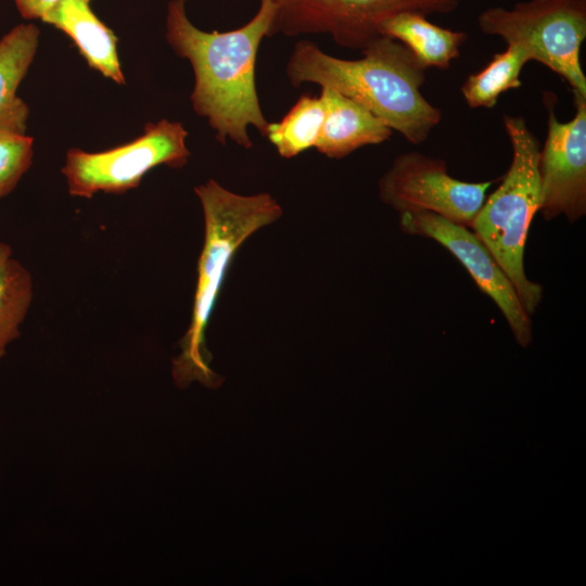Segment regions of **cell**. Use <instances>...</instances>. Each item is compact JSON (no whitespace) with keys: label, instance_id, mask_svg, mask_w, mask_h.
<instances>
[{"label":"cell","instance_id":"6da1fadb","mask_svg":"<svg viewBox=\"0 0 586 586\" xmlns=\"http://www.w3.org/2000/svg\"><path fill=\"white\" fill-rule=\"evenodd\" d=\"M187 0H171L166 17V39L174 52L187 59L194 73L191 102L225 145L230 139L251 149L249 127L265 136L268 120L256 89L255 65L263 38L268 37L276 13L271 0H259L255 15L229 31H204L187 16Z\"/></svg>","mask_w":586,"mask_h":586},{"label":"cell","instance_id":"7a4b0ae2","mask_svg":"<svg viewBox=\"0 0 586 586\" xmlns=\"http://www.w3.org/2000/svg\"><path fill=\"white\" fill-rule=\"evenodd\" d=\"M357 60L339 59L310 40H298L285 65L293 87L316 84L362 104L412 144L424 142L442 112L421 93L426 68L396 39L380 35Z\"/></svg>","mask_w":586,"mask_h":586},{"label":"cell","instance_id":"3957f363","mask_svg":"<svg viewBox=\"0 0 586 586\" xmlns=\"http://www.w3.org/2000/svg\"><path fill=\"white\" fill-rule=\"evenodd\" d=\"M204 218V242L198 262V279L190 324L179 342L180 353L173 359L175 384L184 388L199 382L218 387L222 378L211 368L206 330L227 271L241 245L256 231L282 216L278 201L263 192L243 195L214 179L194 188Z\"/></svg>","mask_w":586,"mask_h":586},{"label":"cell","instance_id":"277c9868","mask_svg":"<svg viewBox=\"0 0 586 586\" xmlns=\"http://www.w3.org/2000/svg\"><path fill=\"white\" fill-rule=\"evenodd\" d=\"M512 158L498 188L485 198L470 228L486 245L513 283L525 310L534 314L543 286L524 270V250L531 222L540 207L538 158L540 144L522 116L502 115Z\"/></svg>","mask_w":586,"mask_h":586},{"label":"cell","instance_id":"5b68a950","mask_svg":"<svg viewBox=\"0 0 586 586\" xmlns=\"http://www.w3.org/2000/svg\"><path fill=\"white\" fill-rule=\"evenodd\" d=\"M482 33L522 48L586 98L581 48L586 38V0H527L512 9L492 7L477 16Z\"/></svg>","mask_w":586,"mask_h":586},{"label":"cell","instance_id":"8992f818","mask_svg":"<svg viewBox=\"0 0 586 586\" xmlns=\"http://www.w3.org/2000/svg\"><path fill=\"white\" fill-rule=\"evenodd\" d=\"M187 137L181 123L161 119L146 124L135 140L106 151L71 149L62 167L68 192L84 199L98 192L123 193L137 188L156 166L181 168L190 157Z\"/></svg>","mask_w":586,"mask_h":586},{"label":"cell","instance_id":"52a82bcc","mask_svg":"<svg viewBox=\"0 0 586 586\" xmlns=\"http://www.w3.org/2000/svg\"><path fill=\"white\" fill-rule=\"evenodd\" d=\"M276 7L268 38L282 34L329 35L342 48L361 51L380 36L381 23L403 11L425 15L456 11L460 0H271Z\"/></svg>","mask_w":586,"mask_h":586},{"label":"cell","instance_id":"ba28073f","mask_svg":"<svg viewBox=\"0 0 586 586\" xmlns=\"http://www.w3.org/2000/svg\"><path fill=\"white\" fill-rule=\"evenodd\" d=\"M493 183L456 179L448 174L444 160L413 151L393 161L378 188L381 201L398 214L428 211L470 227Z\"/></svg>","mask_w":586,"mask_h":586},{"label":"cell","instance_id":"9c48e42d","mask_svg":"<svg viewBox=\"0 0 586 586\" xmlns=\"http://www.w3.org/2000/svg\"><path fill=\"white\" fill-rule=\"evenodd\" d=\"M399 226L406 234L432 239L451 253L480 291L497 305L517 343L522 347L532 343L531 315L507 273L470 227L428 211L400 213Z\"/></svg>","mask_w":586,"mask_h":586},{"label":"cell","instance_id":"30bf717a","mask_svg":"<svg viewBox=\"0 0 586 586\" xmlns=\"http://www.w3.org/2000/svg\"><path fill=\"white\" fill-rule=\"evenodd\" d=\"M575 114L566 123L548 109L547 135L539 150V213L545 220L565 216L574 224L586 214V98L573 94Z\"/></svg>","mask_w":586,"mask_h":586},{"label":"cell","instance_id":"8fae6325","mask_svg":"<svg viewBox=\"0 0 586 586\" xmlns=\"http://www.w3.org/2000/svg\"><path fill=\"white\" fill-rule=\"evenodd\" d=\"M320 94L326 118L315 148L322 155L340 160L392 137L393 130L362 104L328 87H321Z\"/></svg>","mask_w":586,"mask_h":586},{"label":"cell","instance_id":"7c38bea8","mask_svg":"<svg viewBox=\"0 0 586 586\" xmlns=\"http://www.w3.org/2000/svg\"><path fill=\"white\" fill-rule=\"evenodd\" d=\"M66 34L90 67L116 84H125L117 37L89 7L88 0H61L41 18Z\"/></svg>","mask_w":586,"mask_h":586},{"label":"cell","instance_id":"4fadbf2b","mask_svg":"<svg viewBox=\"0 0 586 586\" xmlns=\"http://www.w3.org/2000/svg\"><path fill=\"white\" fill-rule=\"evenodd\" d=\"M40 31L18 24L0 39V132L26 135L29 109L16 94L36 55Z\"/></svg>","mask_w":586,"mask_h":586},{"label":"cell","instance_id":"5bb4252c","mask_svg":"<svg viewBox=\"0 0 586 586\" xmlns=\"http://www.w3.org/2000/svg\"><path fill=\"white\" fill-rule=\"evenodd\" d=\"M379 30L405 44L425 68H448L468 39L464 31L433 24L418 11L393 14L381 23Z\"/></svg>","mask_w":586,"mask_h":586},{"label":"cell","instance_id":"9a60e30c","mask_svg":"<svg viewBox=\"0 0 586 586\" xmlns=\"http://www.w3.org/2000/svg\"><path fill=\"white\" fill-rule=\"evenodd\" d=\"M326 118L322 95L302 94L279 122L268 123L265 138L283 158L315 148Z\"/></svg>","mask_w":586,"mask_h":586},{"label":"cell","instance_id":"2e32d148","mask_svg":"<svg viewBox=\"0 0 586 586\" xmlns=\"http://www.w3.org/2000/svg\"><path fill=\"white\" fill-rule=\"evenodd\" d=\"M528 61L522 48L507 44V49L494 54L484 68L466 78L460 90L468 106L494 107L504 92L522 86L521 72Z\"/></svg>","mask_w":586,"mask_h":586},{"label":"cell","instance_id":"e0dca14e","mask_svg":"<svg viewBox=\"0 0 586 586\" xmlns=\"http://www.w3.org/2000/svg\"><path fill=\"white\" fill-rule=\"evenodd\" d=\"M34 282L30 271L13 255L0 260V360L21 335L30 308Z\"/></svg>","mask_w":586,"mask_h":586},{"label":"cell","instance_id":"ac0fdd59","mask_svg":"<svg viewBox=\"0 0 586 586\" xmlns=\"http://www.w3.org/2000/svg\"><path fill=\"white\" fill-rule=\"evenodd\" d=\"M33 146L31 137L0 132V200L14 190L29 169Z\"/></svg>","mask_w":586,"mask_h":586},{"label":"cell","instance_id":"d6986e66","mask_svg":"<svg viewBox=\"0 0 586 586\" xmlns=\"http://www.w3.org/2000/svg\"><path fill=\"white\" fill-rule=\"evenodd\" d=\"M20 14L26 20L42 18L61 0H13ZM90 1V0H88Z\"/></svg>","mask_w":586,"mask_h":586},{"label":"cell","instance_id":"ffe728a7","mask_svg":"<svg viewBox=\"0 0 586 586\" xmlns=\"http://www.w3.org/2000/svg\"><path fill=\"white\" fill-rule=\"evenodd\" d=\"M11 255H12L11 246L0 241V260Z\"/></svg>","mask_w":586,"mask_h":586}]
</instances>
